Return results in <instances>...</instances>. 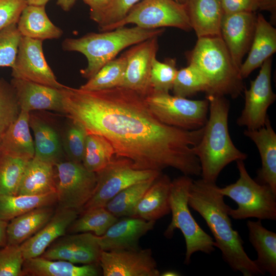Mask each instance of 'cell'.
<instances>
[{
  "label": "cell",
  "mask_w": 276,
  "mask_h": 276,
  "mask_svg": "<svg viewBox=\"0 0 276 276\" xmlns=\"http://www.w3.org/2000/svg\"><path fill=\"white\" fill-rule=\"evenodd\" d=\"M95 173L96 187L83 211L105 207L122 190L136 183L157 177L162 172L135 169L128 159L114 156L104 168Z\"/></svg>",
  "instance_id": "10"
},
{
  "label": "cell",
  "mask_w": 276,
  "mask_h": 276,
  "mask_svg": "<svg viewBox=\"0 0 276 276\" xmlns=\"http://www.w3.org/2000/svg\"><path fill=\"white\" fill-rule=\"evenodd\" d=\"M243 133L255 144L261 157V167L255 180L268 186L276 195V133L269 118L263 127L246 129Z\"/></svg>",
  "instance_id": "21"
},
{
  "label": "cell",
  "mask_w": 276,
  "mask_h": 276,
  "mask_svg": "<svg viewBox=\"0 0 276 276\" xmlns=\"http://www.w3.org/2000/svg\"><path fill=\"white\" fill-rule=\"evenodd\" d=\"M260 10L266 11L271 14L272 24H275L276 20V0H264Z\"/></svg>",
  "instance_id": "48"
},
{
  "label": "cell",
  "mask_w": 276,
  "mask_h": 276,
  "mask_svg": "<svg viewBox=\"0 0 276 276\" xmlns=\"http://www.w3.org/2000/svg\"><path fill=\"white\" fill-rule=\"evenodd\" d=\"M34 139V157L53 165L63 160L62 141L58 131L42 118L30 114Z\"/></svg>",
  "instance_id": "27"
},
{
  "label": "cell",
  "mask_w": 276,
  "mask_h": 276,
  "mask_svg": "<svg viewBox=\"0 0 276 276\" xmlns=\"http://www.w3.org/2000/svg\"><path fill=\"white\" fill-rule=\"evenodd\" d=\"M20 110H48L65 113L62 88L59 89L26 80L12 78Z\"/></svg>",
  "instance_id": "19"
},
{
  "label": "cell",
  "mask_w": 276,
  "mask_h": 276,
  "mask_svg": "<svg viewBox=\"0 0 276 276\" xmlns=\"http://www.w3.org/2000/svg\"><path fill=\"white\" fill-rule=\"evenodd\" d=\"M249 241L257 253L254 260L259 269L265 274L276 275V233L265 228L261 220L248 221Z\"/></svg>",
  "instance_id": "29"
},
{
  "label": "cell",
  "mask_w": 276,
  "mask_h": 276,
  "mask_svg": "<svg viewBox=\"0 0 276 276\" xmlns=\"http://www.w3.org/2000/svg\"><path fill=\"white\" fill-rule=\"evenodd\" d=\"M0 153H1V136H0Z\"/></svg>",
  "instance_id": "54"
},
{
  "label": "cell",
  "mask_w": 276,
  "mask_h": 276,
  "mask_svg": "<svg viewBox=\"0 0 276 276\" xmlns=\"http://www.w3.org/2000/svg\"><path fill=\"white\" fill-rule=\"evenodd\" d=\"M276 52V29L262 14H258L254 38L248 56L240 68L243 79Z\"/></svg>",
  "instance_id": "22"
},
{
  "label": "cell",
  "mask_w": 276,
  "mask_h": 276,
  "mask_svg": "<svg viewBox=\"0 0 276 276\" xmlns=\"http://www.w3.org/2000/svg\"><path fill=\"white\" fill-rule=\"evenodd\" d=\"M271 57L260 66L256 78L250 81L248 89H244L245 103L237 120L238 126L255 130L263 127L269 118L267 111L275 101L276 95L271 86Z\"/></svg>",
  "instance_id": "12"
},
{
  "label": "cell",
  "mask_w": 276,
  "mask_h": 276,
  "mask_svg": "<svg viewBox=\"0 0 276 276\" xmlns=\"http://www.w3.org/2000/svg\"><path fill=\"white\" fill-rule=\"evenodd\" d=\"M264 0H221L224 13L255 12L259 10Z\"/></svg>",
  "instance_id": "46"
},
{
  "label": "cell",
  "mask_w": 276,
  "mask_h": 276,
  "mask_svg": "<svg viewBox=\"0 0 276 276\" xmlns=\"http://www.w3.org/2000/svg\"><path fill=\"white\" fill-rule=\"evenodd\" d=\"M29 160L0 153V195H17Z\"/></svg>",
  "instance_id": "37"
},
{
  "label": "cell",
  "mask_w": 276,
  "mask_h": 276,
  "mask_svg": "<svg viewBox=\"0 0 276 276\" xmlns=\"http://www.w3.org/2000/svg\"><path fill=\"white\" fill-rule=\"evenodd\" d=\"M50 0H26L27 5L45 6Z\"/></svg>",
  "instance_id": "51"
},
{
  "label": "cell",
  "mask_w": 276,
  "mask_h": 276,
  "mask_svg": "<svg viewBox=\"0 0 276 276\" xmlns=\"http://www.w3.org/2000/svg\"><path fill=\"white\" fill-rule=\"evenodd\" d=\"M149 108L156 118L167 125L187 130L203 127L208 120L209 103L152 91L145 97Z\"/></svg>",
  "instance_id": "8"
},
{
  "label": "cell",
  "mask_w": 276,
  "mask_h": 276,
  "mask_svg": "<svg viewBox=\"0 0 276 276\" xmlns=\"http://www.w3.org/2000/svg\"><path fill=\"white\" fill-rule=\"evenodd\" d=\"M114 156L113 147L107 140L87 133L82 164L88 171L97 172L104 168Z\"/></svg>",
  "instance_id": "36"
},
{
  "label": "cell",
  "mask_w": 276,
  "mask_h": 276,
  "mask_svg": "<svg viewBox=\"0 0 276 276\" xmlns=\"http://www.w3.org/2000/svg\"><path fill=\"white\" fill-rule=\"evenodd\" d=\"M188 57L189 64L195 66L208 82L206 95L229 96L234 99L243 91L239 69L221 36L198 38Z\"/></svg>",
  "instance_id": "5"
},
{
  "label": "cell",
  "mask_w": 276,
  "mask_h": 276,
  "mask_svg": "<svg viewBox=\"0 0 276 276\" xmlns=\"http://www.w3.org/2000/svg\"><path fill=\"white\" fill-rule=\"evenodd\" d=\"M218 189L216 182L202 178L193 180L189 193V206L205 220L214 237L215 247L220 249L223 260L233 271L244 276L264 274L245 252L243 240L233 227L228 214L229 206Z\"/></svg>",
  "instance_id": "2"
},
{
  "label": "cell",
  "mask_w": 276,
  "mask_h": 276,
  "mask_svg": "<svg viewBox=\"0 0 276 276\" xmlns=\"http://www.w3.org/2000/svg\"><path fill=\"white\" fill-rule=\"evenodd\" d=\"M27 6L26 0H0V31L17 24Z\"/></svg>",
  "instance_id": "45"
},
{
  "label": "cell",
  "mask_w": 276,
  "mask_h": 276,
  "mask_svg": "<svg viewBox=\"0 0 276 276\" xmlns=\"http://www.w3.org/2000/svg\"><path fill=\"white\" fill-rule=\"evenodd\" d=\"M171 180L166 174L159 175L140 199L133 217L156 221L169 214Z\"/></svg>",
  "instance_id": "24"
},
{
  "label": "cell",
  "mask_w": 276,
  "mask_h": 276,
  "mask_svg": "<svg viewBox=\"0 0 276 276\" xmlns=\"http://www.w3.org/2000/svg\"><path fill=\"white\" fill-rule=\"evenodd\" d=\"M255 12L224 13L221 37L235 65L239 69L251 44L257 22Z\"/></svg>",
  "instance_id": "17"
},
{
  "label": "cell",
  "mask_w": 276,
  "mask_h": 276,
  "mask_svg": "<svg viewBox=\"0 0 276 276\" xmlns=\"http://www.w3.org/2000/svg\"><path fill=\"white\" fill-rule=\"evenodd\" d=\"M62 90L70 120L107 140L114 156L128 159L134 169L162 172L170 167L189 176L201 175L192 147L203 127L187 130L163 123L144 97L124 87L90 91L65 86Z\"/></svg>",
  "instance_id": "1"
},
{
  "label": "cell",
  "mask_w": 276,
  "mask_h": 276,
  "mask_svg": "<svg viewBox=\"0 0 276 276\" xmlns=\"http://www.w3.org/2000/svg\"><path fill=\"white\" fill-rule=\"evenodd\" d=\"M156 221L136 217L119 218L103 235L97 236L102 251L138 250L140 239L153 229Z\"/></svg>",
  "instance_id": "18"
},
{
  "label": "cell",
  "mask_w": 276,
  "mask_h": 276,
  "mask_svg": "<svg viewBox=\"0 0 276 276\" xmlns=\"http://www.w3.org/2000/svg\"><path fill=\"white\" fill-rule=\"evenodd\" d=\"M79 214L74 210L58 208L39 231L20 245L25 260L40 256L54 241L65 235Z\"/></svg>",
  "instance_id": "20"
},
{
  "label": "cell",
  "mask_w": 276,
  "mask_h": 276,
  "mask_svg": "<svg viewBox=\"0 0 276 276\" xmlns=\"http://www.w3.org/2000/svg\"><path fill=\"white\" fill-rule=\"evenodd\" d=\"M30 113L20 110L16 120L1 135V153L30 160L35 155L30 131Z\"/></svg>",
  "instance_id": "26"
},
{
  "label": "cell",
  "mask_w": 276,
  "mask_h": 276,
  "mask_svg": "<svg viewBox=\"0 0 276 276\" xmlns=\"http://www.w3.org/2000/svg\"><path fill=\"white\" fill-rule=\"evenodd\" d=\"M102 250L97 236L90 232L64 235L54 241L40 256L74 264H98Z\"/></svg>",
  "instance_id": "16"
},
{
  "label": "cell",
  "mask_w": 276,
  "mask_h": 276,
  "mask_svg": "<svg viewBox=\"0 0 276 276\" xmlns=\"http://www.w3.org/2000/svg\"><path fill=\"white\" fill-rule=\"evenodd\" d=\"M104 276H159L151 248L102 251L99 263Z\"/></svg>",
  "instance_id": "14"
},
{
  "label": "cell",
  "mask_w": 276,
  "mask_h": 276,
  "mask_svg": "<svg viewBox=\"0 0 276 276\" xmlns=\"http://www.w3.org/2000/svg\"><path fill=\"white\" fill-rule=\"evenodd\" d=\"M177 71L175 59L168 58L160 62L155 58L152 62L150 74L152 91L169 93L172 90Z\"/></svg>",
  "instance_id": "40"
},
{
  "label": "cell",
  "mask_w": 276,
  "mask_h": 276,
  "mask_svg": "<svg viewBox=\"0 0 276 276\" xmlns=\"http://www.w3.org/2000/svg\"><path fill=\"white\" fill-rule=\"evenodd\" d=\"M25 259L20 245L7 244L0 248V276H22Z\"/></svg>",
  "instance_id": "43"
},
{
  "label": "cell",
  "mask_w": 276,
  "mask_h": 276,
  "mask_svg": "<svg viewBox=\"0 0 276 276\" xmlns=\"http://www.w3.org/2000/svg\"><path fill=\"white\" fill-rule=\"evenodd\" d=\"M58 208L80 213L91 197L96 185V175L82 163L69 160L55 165Z\"/></svg>",
  "instance_id": "11"
},
{
  "label": "cell",
  "mask_w": 276,
  "mask_h": 276,
  "mask_svg": "<svg viewBox=\"0 0 276 276\" xmlns=\"http://www.w3.org/2000/svg\"><path fill=\"white\" fill-rule=\"evenodd\" d=\"M180 274L178 272L172 270L165 271V272H163L162 274L160 273V275L162 276H178Z\"/></svg>",
  "instance_id": "52"
},
{
  "label": "cell",
  "mask_w": 276,
  "mask_h": 276,
  "mask_svg": "<svg viewBox=\"0 0 276 276\" xmlns=\"http://www.w3.org/2000/svg\"><path fill=\"white\" fill-rule=\"evenodd\" d=\"M177 2L182 4H186L187 3V0H175Z\"/></svg>",
  "instance_id": "53"
},
{
  "label": "cell",
  "mask_w": 276,
  "mask_h": 276,
  "mask_svg": "<svg viewBox=\"0 0 276 276\" xmlns=\"http://www.w3.org/2000/svg\"><path fill=\"white\" fill-rule=\"evenodd\" d=\"M55 192H56L55 165L35 157L29 160L17 194L39 195Z\"/></svg>",
  "instance_id": "28"
},
{
  "label": "cell",
  "mask_w": 276,
  "mask_h": 276,
  "mask_svg": "<svg viewBox=\"0 0 276 276\" xmlns=\"http://www.w3.org/2000/svg\"><path fill=\"white\" fill-rule=\"evenodd\" d=\"M57 202L56 192L39 195H0V219L9 222L32 210L53 206Z\"/></svg>",
  "instance_id": "32"
},
{
  "label": "cell",
  "mask_w": 276,
  "mask_h": 276,
  "mask_svg": "<svg viewBox=\"0 0 276 276\" xmlns=\"http://www.w3.org/2000/svg\"><path fill=\"white\" fill-rule=\"evenodd\" d=\"M126 67L125 53L106 63L93 77L79 88L84 90H100L121 86Z\"/></svg>",
  "instance_id": "35"
},
{
  "label": "cell",
  "mask_w": 276,
  "mask_h": 276,
  "mask_svg": "<svg viewBox=\"0 0 276 276\" xmlns=\"http://www.w3.org/2000/svg\"><path fill=\"white\" fill-rule=\"evenodd\" d=\"M209 114L199 142L192 147L198 157L201 178L216 182L222 170L233 162L244 160L247 154L234 144L228 130L229 103L225 96L206 95Z\"/></svg>",
  "instance_id": "3"
},
{
  "label": "cell",
  "mask_w": 276,
  "mask_h": 276,
  "mask_svg": "<svg viewBox=\"0 0 276 276\" xmlns=\"http://www.w3.org/2000/svg\"><path fill=\"white\" fill-rule=\"evenodd\" d=\"M157 177L136 183L124 189L111 199L105 208L118 218L133 217L137 203Z\"/></svg>",
  "instance_id": "34"
},
{
  "label": "cell",
  "mask_w": 276,
  "mask_h": 276,
  "mask_svg": "<svg viewBox=\"0 0 276 276\" xmlns=\"http://www.w3.org/2000/svg\"><path fill=\"white\" fill-rule=\"evenodd\" d=\"M21 36L16 24L0 31V67L13 66Z\"/></svg>",
  "instance_id": "42"
},
{
  "label": "cell",
  "mask_w": 276,
  "mask_h": 276,
  "mask_svg": "<svg viewBox=\"0 0 276 276\" xmlns=\"http://www.w3.org/2000/svg\"><path fill=\"white\" fill-rule=\"evenodd\" d=\"M111 0H83L90 8V18L98 24L108 9Z\"/></svg>",
  "instance_id": "47"
},
{
  "label": "cell",
  "mask_w": 276,
  "mask_h": 276,
  "mask_svg": "<svg viewBox=\"0 0 276 276\" xmlns=\"http://www.w3.org/2000/svg\"><path fill=\"white\" fill-rule=\"evenodd\" d=\"M98 264L78 266L68 261L49 260L41 256L25 259L23 275L29 276H97L100 273Z\"/></svg>",
  "instance_id": "25"
},
{
  "label": "cell",
  "mask_w": 276,
  "mask_h": 276,
  "mask_svg": "<svg viewBox=\"0 0 276 276\" xmlns=\"http://www.w3.org/2000/svg\"><path fill=\"white\" fill-rule=\"evenodd\" d=\"M12 68L13 78L20 79L61 89L44 56L42 41L21 36Z\"/></svg>",
  "instance_id": "13"
},
{
  "label": "cell",
  "mask_w": 276,
  "mask_h": 276,
  "mask_svg": "<svg viewBox=\"0 0 276 276\" xmlns=\"http://www.w3.org/2000/svg\"><path fill=\"white\" fill-rule=\"evenodd\" d=\"M80 214V216L71 223L66 232H93L96 236H101L119 219L102 206L85 210Z\"/></svg>",
  "instance_id": "33"
},
{
  "label": "cell",
  "mask_w": 276,
  "mask_h": 276,
  "mask_svg": "<svg viewBox=\"0 0 276 276\" xmlns=\"http://www.w3.org/2000/svg\"><path fill=\"white\" fill-rule=\"evenodd\" d=\"M165 30V28L146 29L136 26H124L100 33H89L77 38H66L62 47L64 51L78 52L86 57L87 65L80 71V74L89 79L123 50L159 37Z\"/></svg>",
  "instance_id": "4"
},
{
  "label": "cell",
  "mask_w": 276,
  "mask_h": 276,
  "mask_svg": "<svg viewBox=\"0 0 276 276\" xmlns=\"http://www.w3.org/2000/svg\"><path fill=\"white\" fill-rule=\"evenodd\" d=\"M55 212L53 206H42L10 220L7 227V244L20 245L39 231Z\"/></svg>",
  "instance_id": "31"
},
{
  "label": "cell",
  "mask_w": 276,
  "mask_h": 276,
  "mask_svg": "<svg viewBox=\"0 0 276 276\" xmlns=\"http://www.w3.org/2000/svg\"><path fill=\"white\" fill-rule=\"evenodd\" d=\"M8 222L0 219V248L7 244V227Z\"/></svg>",
  "instance_id": "49"
},
{
  "label": "cell",
  "mask_w": 276,
  "mask_h": 276,
  "mask_svg": "<svg viewBox=\"0 0 276 276\" xmlns=\"http://www.w3.org/2000/svg\"><path fill=\"white\" fill-rule=\"evenodd\" d=\"M77 0H57V4L63 10L69 11L74 6Z\"/></svg>",
  "instance_id": "50"
},
{
  "label": "cell",
  "mask_w": 276,
  "mask_h": 276,
  "mask_svg": "<svg viewBox=\"0 0 276 276\" xmlns=\"http://www.w3.org/2000/svg\"><path fill=\"white\" fill-rule=\"evenodd\" d=\"M158 37H154L132 46L125 53L126 67L122 87L145 97L152 91L150 74L158 49Z\"/></svg>",
  "instance_id": "15"
},
{
  "label": "cell",
  "mask_w": 276,
  "mask_h": 276,
  "mask_svg": "<svg viewBox=\"0 0 276 276\" xmlns=\"http://www.w3.org/2000/svg\"><path fill=\"white\" fill-rule=\"evenodd\" d=\"M185 5L192 29L197 38L221 36L224 14L221 0H187Z\"/></svg>",
  "instance_id": "23"
},
{
  "label": "cell",
  "mask_w": 276,
  "mask_h": 276,
  "mask_svg": "<svg viewBox=\"0 0 276 276\" xmlns=\"http://www.w3.org/2000/svg\"><path fill=\"white\" fill-rule=\"evenodd\" d=\"M141 0H111L102 18L98 24L101 32L122 19L129 10Z\"/></svg>",
  "instance_id": "44"
},
{
  "label": "cell",
  "mask_w": 276,
  "mask_h": 276,
  "mask_svg": "<svg viewBox=\"0 0 276 276\" xmlns=\"http://www.w3.org/2000/svg\"><path fill=\"white\" fill-rule=\"evenodd\" d=\"M193 180L185 175L171 180L170 205L172 218L164 233L166 238L170 239L176 229L181 232L186 245L184 262L187 265L195 252L211 254L215 249L214 239L198 225L189 208V193Z\"/></svg>",
  "instance_id": "6"
},
{
  "label": "cell",
  "mask_w": 276,
  "mask_h": 276,
  "mask_svg": "<svg viewBox=\"0 0 276 276\" xmlns=\"http://www.w3.org/2000/svg\"><path fill=\"white\" fill-rule=\"evenodd\" d=\"M71 122L62 140L63 148L68 160L82 163L87 132L79 123Z\"/></svg>",
  "instance_id": "41"
},
{
  "label": "cell",
  "mask_w": 276,
  "mask_h": 276,
  "mask_svg": "<svg viewBox=\"0 0 276 276\" xmlns=\"http://www.w3.org/2000/svg\"><path fill=\"white\" fill-rule=\"evenodd\" d=\"M208 82L200 72L193 65H189L177 71L172 91L173 95L187 98L199 92L208 91Z\"/></svg>",
  "instance_id": "38"
},
{
  "label": "cell",
  "mask_w": 276,
  "mask_h": 276,
  "mask_svg": "<svg viewBox=\"0 0 276 276\" xmlns=\"http://www.w3.org/2000/svg\"><path fill=\"white\" fill-rule=\"evenodd\" d=\"M128 24L146 29L174 27L186 31L192 30L185 4L175 0H142L135 4L119 21L105 31Z\"/></svg>",
  "instance_id": "9"
},
{
  "label": "cell",
  "mask_w": 276,
  "mask_h": 276,
  "mask_svg": "<svg viewBox=\"0 0 276 276\" xmlns=\"http://www.w3.org/2000/svg\"><path fill=\"white\" fill-rule=\"evenodd\" d=\"M20 112L12 84L0 79V136L18 118Z\"/></svg>",
  "instance_id": "39"
},
{
  "label": "cell",
  "mask_w": 276,
  "mask_h": 276,
  "mask_svg": "<svg viewBox=\"0 0 276 276\" xmlns=\"http://www.w3.org/2000/svg\"><path fill=\"white\" fill-rule=\"evenodd\" d=\"M16 25L22 36L42 41L58 39L63 34L62 30L50 20L45 6L27 5Z\"/></svg>",
  "instance_id": "30"
},
{
  "label": "cell",
  "mask_w": 276,
  "mask_h": 276,
  "mask_svg": "<svg viewBox=\"0 0 276 276\" xmlns=\"http://www.w3.org/2000/svg\"><path fill=\"white\" fill-rule=\"evenodd\" d=\"M236 162L239 178L235 182L218 189L221 194L237 204L235 209L229 206V216L235 220L255 218L261 220H275L276 195L268 186L250 177L244 160Z\"/></svg>",
  "instance_id": "7"
}]
</instances>
